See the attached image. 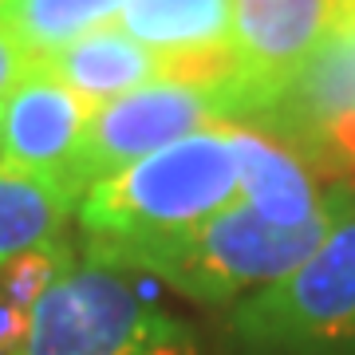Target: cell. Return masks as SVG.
<instances>
[{
    "instance_id": "1",
    "label": "cell",
    "mask_w": 355,
    "mask_h": 355,
    "mask_svg": "<svg viewBox=\"0 0 355 355\" xmlns=\"http://www.w3.org/2000/svg\"><path fill=\"white\" fill-rule=\"evenodd\" d=\"M336 217H320L308 225L280 229L253 214L249 205H229L190 229L139 237V241H83V257L95 265L135 268L174 284L193 300L217 304L241 292H261L277 284L292 268L316 253Z\"/></svg>"
},
{
    "instance_id": "2",
    "label": "cell",
    "mask_w": 355,
    "mask_h": 355,
    "mask_svg": "<svg viewBox=\"0 0 355 355\" xmlns=\"http://www.w3.org/2000/svg\"><path fill=\"white\" fill-rule=\"evenodd\" d=\"M237 198L229 123H214L99 178L79 198L76 217L91 241H139L190 229L237 205Z\"/></svg>"
},
{
    "instance_id": "3",
    "label": "cell",
    "mask_w": 355,
    "mask_h": 355,
    "mask_svg": "<svg viewBox=\"0 0 355 355\" xmlns=\"http://www.w3.org/2000/svg\"><path fill=\"white\" fill-rule=\"evenodd\" d=\"M16 355H193V331L111 265H67L32 308Z\"/></svg>"
},
{
    "instance_id": "4",
    "label": "cell",
    "mask_w": 355,
    "mask_h": 355,
    "mask_svg": "<svg viewBox=\"0 0 355 355\" xmlns=\"http://www.w3.org/2000/svg\"><path fill=\"white\" fill-rule=\"evenodd\" d=\"M233 328L257 347H331L355 340V217L336 221L316 253L249 296Z\"/></svg>"
},
{
    "instance_id": "5",
    "label": "cell",
    "mask_w": 355,
    "mask_h": 355,
    "mask_svg": "<svg viewBox=\"0 0 355 355\" xmlns=\"http://www.w3.org/2000/svg\"><path fill=\"white\" fill-rule=\"evenodd\" d=\"M253 127L288 142L324 178L355 182V16H340Z\"/></svg>"
},
{
    "instance_id": "6",
    "label": "cell",
    "mask_w": 355,
    "mask_h": 355,
    "mask_svg": "<svg viewBox=\"0 0 355 355\" xmlns=\"http://www.w3.org/2000/svg\"><path fill=\"white\" fill-rule=\"evenodd\" d=\"M229 119H233V107L225 91L154 79L146 87L95 107L83 142L67 166V182L79 193H87V186H95L99 178Z\"/></svg>"
},
{
    "instance_id": "7",
    "label": "cell",
    "mask_w": 355,
    "mask_h": 355,
    "mask_svg": "<svg viewBox=\"0 0 355 355\" xmlns=\"http://www.w3.org/2000/svg\"><path fill=\"white\" fill-rule=\"evenodd\" d=\"M343 0H233L229 51H233V119L249 123L265 114L292 83L304 60L340 20Z\"/></svg>"
},
{
    "instance_id": "8",
    "label": "cell",
    "mask_w": 355,
    "mask_h": 355,
    "mask_svg": "<svg viewBox=\"0 0 355 355\" xmlns=\"http://www.w3.org/2000/svg\"><path fill=\"white\" fill-rule=\"evenodd\" d=\"M91 114H95V103L36 64L12 87V95L0 103L4 166L67 178V166L83 142Z\"/></svg>"
},
{
    "instance_id": "9",
    "label": "cell",
    "mask_w": 355,
    "mask_h": 355,
    "mask_svg": "<svg viewBox=\"0 0 355 355\" xmlns=\"http://www.w3.org/2000/svg\"><path fill=\"white\" fill-rule=\"evenodd\" d=\"M237 150V202L280 229H296L320 217H336L331 202L320 193L308 162L277 135L253 123H229Z\"/></svg>"
},
{
    "instance_id": "10",
    "label": "cell",
    "mask_w": 355,
    "mask_h": 355,
    "mask_svg": "<svg viewBox=\"0 0 355 355\" xmlns=\"http://www.w3.org/2000/svg\"><path fill=\"white\" fill-rule=\"evenodd\" d=\"M36 64L71 91H79L83 99H91L95 107L158 79V55L142 48L139 40H130L119 24L95 28Z\"/></svg>"
},
{
    "instance_id": "11",
    "label": "cell",
    "mask_w": 355,
    "mask_h": 355,
    "mask_svg": "<svg viewBox=\"0 0 355 355\" xmlns=\"http://www.w3.org/2000/svg\"><path fill=\"white\" fill-rule=\"evenodd\" d=\"M83 193L60 174L0 166V268L32 249L55 245Z\"/></svg>"
},
{
    "instance_id": "12",
    "label": "cell",
    "mask_w": 355,
    "mask_h": 355,
    "mask_svg": "<svg viewBox=\"0 0 355 355\" xmlns=\"http://www.w3.org/2000/svg\"><path fill=\"white\" fill-rule=\"evenodd\" d=\"M233 0H127L119 28L158 60L229 48Z\"/></svg>"
},
{
    "instance_id": "13",
    "label": "cell",
    "mask_w": 355,
    "mask_h": 355,
    "mask_svg": "<svg viewBox=\"0 0 355 355\" xmlns=\"http://www.w3.org/2000/svg\"><path fill=\"white\" fill-rule=\"evenodd\" d=\"M123 8L127 0H4L0 28H8L32 60H48L71 40L119 20Z\"/></svg>"
},
{
    "instance_id": "14",
    "label": "cell",
    "mask_w": 355,
    "mask_h": 355,
    "mask_svg": "<svg viewBox=\"0 0 355 355\" xmlns=\"http://www.w3.org/2000/svg\"><path fill=\"white\" fill-rule=\"evenodd\" d=\"M32 67H36V60L28 55V48L8 32V28H0V103L12 95V87L32 71Z\"/></svg>"
},
{
    "instance_id": "15",
    "label": "cell",
    "mask_w": 355,
    "mask_h": 355,
    "mask_svg": "<svg viewBox=\"0 0 355 355\" xmlns=\"http://www.w3.org/2000/svg\"><path fill=\"white\" fill-rule=\"evenodd\" d=\"M28 324H32V312H20L0 300V355H16V347L28 336Z\"/></svg>"
},
{
    "instance_id": "16",
    "label": "cell",
    "mask_w": 355,
    "mask_h": 355,
    "mask_svg": "<svg viewBox=\"0 0 355 355\" xmlns=\"http://www.w3.org/2000/svg\"><path fill=\"white\" fill-rule=\"evenodd\" d=\"M0 166H4V150H0Z\"/></svg>"
},
{
    "instance_id": "17",
    "label": "cell",
    "mask_w": 355,
    "mask_h": 355,
    "mask_svg": "<svg viewBox=\"0 0 355 355\" xmlns=\"http://www.w3.org/2000/svg\"><path fill=\"white\" fill-rule=\"evenodd\" d=\"M0 8H4V0H0Z\"/></svg>"
}]
</instances>
